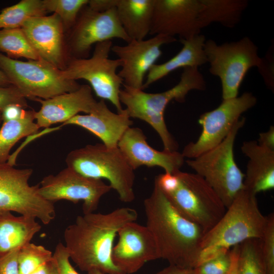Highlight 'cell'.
Returning <instances> with one entry per match:
<instances>
[{
    "instance_id": "cell-1",
    "label": "cell",
    "mask_w": 274,
    "mask_h": 274,
    "mask_svg": "<svg viewBox=\"0 0 274 274\" xmlns=\"http://www.w3.org/2000/svg\"><path fill=\"white\" fill-rule=\"evenodd\" d=\"M138 216L136 210L128 207L78 216L63 233L70 259L88 273L97 270L105 274H122L112 259L114 240L120 229L135 222Z\"/></svg>"
},
{
    "instance_id": "cell-2",
    "label": "cell",
    "mask_w": 274,
    "mask_h": 274,
    "mask_svg": "<svg viewBox=\"0 0 274 274\" xmlns=\"http://www.w3.org/2000/svg\"><path fill=\"white\" fill-rule=\"evenodd\" d=\"M144 206L146 226L153 236L159 259L182 267H196L201 256L203 229L181 215L155 181Z\"/></svg>"
},
{
    "instance_id": "cell-3",
    "label": "cell",
    "mask_w": 274,
    "mask_h": 274,
    "mask_svg": "<svg viewBox=\"0 0 274 274\" xmlns=\"http://www.w3.org/2000/svg\"><path fill=\"white\" fill-rule=\"evenodd\" d=\"M123 86L124 88L120 92V101L125 105L129 117L150 125L160 138L163 150L177 151L178 144L167 129L164 118V111L171 101L183 102L190 91L206 89L204 78L198 67L183 68L179 82L173 87L159 93H147L142 89Z\"/></svg>"
},
{
    "instance_id": "cell-4",
    "label": "cell",
    "mask_w": 274,
    "mask_h": 274,
    "mask_svg": "<svg viewBox=\"0 0 274 274\" xmlns=\"http://www.w3.org/2000/svg\"><path fill=\"white\" fill-rule=\"evenodd\" d=\"M267 221V216L259 210L256 195L243 189L220 221L205 233L198 264L247 239H261Z\"/></svg>"
},
{
    "instance_id": "cell-5",
    "label": "cell",
    "mask_w": 274,
    "mask_h": 274,
    "mask_svg": "<svg viewBox=\"0 0 274 274\" xmlns=\"http://www.w3.org/2000/svg\"><path fill=\"white\" fill-rule=\"evenodd\" d=\"M65 162L67 167L84 176L108 180L122 202L134 199V170L118 147L109 148L102 143L87 145L71 151Z\"/></svg>"
},
{
    "instance_id": "cell-6",
    "label": "cell",
    "mask_w": 274,
    "mask_h": 274,
    "mask_svg": "<svg viewBox=\"0 0 274 274\" xmlns=\"http://www.w3.org/2000/svg\"><path fill=\"white\" fill-rule=\"evenodd\" d=\"M245 122V117L240 118L218 145L186 161L195 173L202 177L214 189L226 209L244 188L245 174L235 161L233 147L238 132Z\"/></svg>"
},
{
    "instance_id": "cell-7",
    "label": "cell",
    "mask_w": 274,
    "mask_h": 274,
    "mask_svg": "<svg viewBox=\"0 0 274 274\" xmlns=\"http://www.w3.org/2000/svg\"><path fill=\"white\" fill-rule=\"evenodd\" d=\"M204 50L210 73L220 79L223 99L237 97L248 71L258 67L262 61L257 46L248 37L221 45L210 39L206 41Z\"/></svg>"
},
{
    "instance_id": "cell-8",
    "label": "cell",
    "mask_w": 274,
    "mask_h": 274,
    "mask_svg": "<svg viewBox=\"0 0 274 274\" xmlns=\"http://www.w3.org/2000/svg\"><path fill=\"white\" fill-rule=\"evenodd\" d=\"M174 174L178 178L177 186L172 191L163 193L181 215L207 232L222 218L226 208L199 175L180 170Z\"/></svg>"
},
{
    "instance_id": "cell-9",
    "label": "cell",
    "mask_w": 274,
    "mask_h": 274,
    "mask_svg": "<svg viewBox=\"0 0 274 274\" xmlns=\"http://www.w3.org/2000/svg\"><path fill=\"white\" fill-rule=\"evenodd\" d=\"M0 69L26 98L46 99L80 86L76 81L65 79L61 70L41 59L23 61L0 52Z\"/></svg>"
},
{
    "instance_id": "cell-10",
    "label": "cell",
    "mask_w": 274,
    "mask_h": 274,
    "mask_svg": "<svg viewBox=\"0 0 274 274\" xmlns=\"http://www.w3.org/2000/svg\"><path fill=\"white\" fill-rule=\"evenodd\" d=\"M112 44L111 40L96 44L91 57H73L61 72L66 79L87 81L97 97L110 101L120 113L123 110L119 98L123 82L117 70L122 63L118 58H110Z\"/></svg>"
},
{
    "instance_id": "cell-11",
    "label": "cell",
    "mask_w": 274,
    "mask_h": 274,
    "mask_svg": "<svg viewBox=\"0 0 274 274\" xmlns=\"http://www.w3.org/2000/svg\"><path fill=\"white\" fill-rule=\"evenodd\" d=\"M31 168H16L7 162L0 163V212H14L32 217L44 225L55 218L54 203L39 192V184L31 186Z\"/></svg>"
},
{
    "instance_id": "cell-12",
    "label": "cell",
    "mask_w": 274,
    "mask_h": 274,
    "mask_svg": "<svg viewBox=\"0 0 274 274\" xmlns=\"http://www.w3.org/2000/svg\"><path fill=\"white\" fill-rule=\"evenodd\" d=\"M257 99L251 92L223 99L215 109L202 114L198 119L202 131L198 139L186 145L181 153L184 158H195L221 143L241 115L254 107Z\"/></svg>"
},
{
    "instance_id": "cell-13",
    "label": "cell",
    "mask_w": 274,
    "mask_h": 274,
    "mask_svg": "<svg viewBox=\"0 0 274 274\" xmlns=\"http://www.w3.org/2000/svg\"><path fill=\"white\" fill-rule=\"evenodd\" d=\"M39 185L41 196L53 203L60 200L74 203L82 201L83 214L94 212L101 198L112 189L102 180L84 176L68 167L45 177Z\"/></svg>"
},
{
    "instance_id": "cell-14",
    "label": "cell",
    "mask_w": 274,
    "mask_h": 274,
    "mask_svg": "<svg viewBox=\"0 0 274 274\" xmlns=\"http://www.w3.org/2000/svg\"><path fill=\"white\" fill-rule=\"evenodd\" d=\"M70 36V49L73 58H88L94 44L119 39L131 41L123 29L116 8L105 12L94 11L85 6L81 11Z\"/></svg>"
},
{
    "instance_id": "cell-15",
    "label": "cell",
    "mask_w": 274,
    "mask_h": 274,
    "mask_svg": "<svg viewBox=\"0 0 274 274\" xmlns=\"http://www.w3.org/2000/svg\"><path fill=\"white\" fill-rule=\"evenodd\" d=\"M176 41L174 37L157 35L147 40H131L124 46H113L111 51L122 63L118 74L123 85L142 90L145 75L162 55L161 46Z\"/></svg>"
},
{
    "instance_id": "cell-16",
    "label": "cell",
    "mask_w": 274,
    "mask_h": 274,
    "mask_svg": "<svg viewBox=\"0 0 274 274\" xmlns=\"http://www.w3.org/2000/svg\"><path fill=\"white\" fill-rule=\"evenodd\" d=\"M201 0H155L150 35L188 39L200 34Z\"/></svg>"
},
{
    "instance_id": "cell-17",
    "label": "cell",
    "mask_w": 274,
    "mask_h": 274,
    "mask_svg": "<svg viewBox=\"0 0 274 274\" xmlns=\"http://www.w3.org/2000/svg\"><path fill=\"white\" fill-rule=\"evenodd\" d=\"M117 235L112 259L123 273H135L147 262L159 259L153 236L146 226L129 222L120 229Z\"/></svg>"
},
{
    "instance_id": "cell-18",
    "label": "cell",
    "mask_w": 274,
    "mask_h": 274,
    "mask_svg": "<svg viewBox=\"0 0 274 274\" xmlns=\"http://www.w3.org/2000/svg\"><path fill=\"white\" fill-rule=\"evenodd\" d=\"M118 147L134 170L142 166H159L165 173L174 174L180 170L185 162L184 157L177 151H160L151 147L138 127L128 128L119 140Z\"/></svg>"
},
{
    "instance_id": "cell-19",
    "label": "cell",
    "mask_w": 274,
    "mask_h": 274,
    "mask_svg": "<svg viewBox=\"0 0 274 274\" xmlns=\"http://www.w3.org/2000/svg\"><path fill=\"white\" fill-rule=\"evenodd\" d=\"M21 28L40 59L62 70L63 23L59 16L32 17Z\"/></svg>"
},
{
    "instance_id": "cell-20",
    "label": "cell",
    "mask_w": 274,
    "mask_h": 274,
    "mask_svg": "<svg viewBox=\"0 0 274 274\" xmlns=\"http://www.w3.org/2000/svg\"><path fill=\"white\" fill-rule=\"evenodd\" d=\"M126 109L114 113L103 99L96 102L92 111L85 115L78 114L62 124L81 127L98 137L106 146L118 147V144L126 130L133 123Z\"/></svg>"
},
{
    "instance_id": "cell-21",
    "label": "cell",
    "mask_w": 274,
    "mask_h": 274,
    "mask_svg": "<svg viewBox=\"0 0 274 274\" xmlns=\"http://www.w3.org/2000/svg\"><path fill=\"white\" fill-rule=\"evenodd\" d=\"M92 91L89 85H82L74 91L46 99H36L41 104L40 110L35 114L37 124L40 128H47L63 123L80 112L89 114L97 102Z\"/></svg>"
},
{
    "instance_id": "cell-22",
    "label": "cell",
    "mask_w": 274,
    "mask_h": 274,
    "mask_svg": "<svg viewBox=\"0 0 274 274\" xmlns=\"http://www.w3.org/2000/svg\"><path fill=\"white\" fill-rule=\"evenodd\" d=\"M241 150L249 158L244 189L257 194L274 188V150L260 146L257 141L243 142Z\"/></svg>"
},
{
    "instance_id": "cell-23",
    "label": "cell",
    "mask_w": 274,
    "mask_h": 274,
    "mask_svg": "<svg viewBox=\"0 0 274 274\" xmlns=\"http://www.w3.org/2000/svg\"><path fill=\"white\" fill-rule=\"evenodd\" d=\"M181 50L173 57L161 64H155L147 74L142 90L179 68L197 67L207 63L204 50L206 38L199 34L188 39H180Z\"/></svg>"
},
{
    "instance_id": "cell-24",
    "label": "cell",
    "mask_w": 274,
    "mask_h": 274,
    "mask_svg": "<svg viewBox=\"0 0 274 274\" xmlns=\"http://www.w3.org/2000/svg\"><path fill=\"white\" fill-rule=\"evenodd\" d=\"M155 0H118L119 20L131 40L145 39L150 34Z\"/></svg>"
},
{
    "instance_id": "cell-25",
    "label": "cell",
    "mask_w": 274,
    "mask_h": 274,
    "mask_svg": "<svg viewBox=\"0 0 274 274\" xmlns=\"http://www.w3.org/2000/svg\"><path fill=\"white\" fill-rule=\"evenodd\" d=\"M32 217L0 212V256L29 243L41 229Z\"/></svg>"
},
{
    "instance_id": "cell-26",
    "label": "cell",
    "mask_w": 274,
    "mask_h": 274,
    "mask_svg": "<svg viewBox=\"0 0 274 274\" xmlns=\"http://www.w3.org/2000/svg\"><path fill=\"white\" fill-rule=\"evenodd\" d=\"M203 7L200 14L201 28L212 23H218L227 28L239 23L248 6L247 0H201Z\"/></svg>"
},
{
    "instance_id": "cell-27",
    "label": "cell",
    "mask_w": 274,
    "mask_h": 274,
    "mask_svg": "<svg viewBox=\"0 0 274 274\" xmlns=\"http://www.w3.org/2000/svg\"><path fill=\"white\" fill-rule=\"evenodd\" d=\"M35 112L26 110L20 118L3 122L0 128V163L7 162L11 150L20 139L38 131Z\"/></svg>"
},
{
    "instance_id": "cell-28",
    "label": "cell",
    "mask_w": 274,
    "mask_h": 274,
    "mask_svg": "<svg viewBox=\"0 0 274 274\" xmlns=\"http://www.w3.org/2000/svg\"><path fill=\"white\" fill-rule=\"evenodd\" d=\"M43 1L22 0L2 10L0 13V29L21 28L28 19L45 16Z\"/></svg>"
},
{
    "instance_id": "cell-29",
    "label": "cell",
    "mask_w": 274,
    "mask_h": 274,
    "mask_svg": "<svg viewBox=\"0 0 274 274\" xmlns=\"http://www.w3.org/2000/svg\"><path fill=\"white\" fill-rule=\"evenodd\" d=\"M16 59L20 57L38 60L40 58L21 28L0 29V52Z\"/></svg>"
},
{
    "instance_id": "cell-30",
    "label": "cell",
    "mask_w": 274,
    "mask_h": 274,
    "mask_svg": "<svg viewBox=\"0 0 274 274\" xmlns=\"http://www.w3.org/2000/svg\"><path fill=\"white\" fill-rule=\"evenodd\" d=\"M238 274H267L262 255V242L250 238L239 244Z\"/></svg>"
},
{
    "instance_id": "cell-31",
    "label": "cell",
    "mask_w": 274,
    "mask_h": 274,
    "mask_svg": "<svg viewBox=\"0 0 274 274\" xmlns=\"http://www.w3.org/2000/svg\"><path fill=\"white\" fill-rule=\"evenodd\" d=\"M53 257L51 251L41 245L29 243L22 247L18 255L20 274H31Z\"/></svg>"
},
{
    "instance_id": "cell-32",
    "label": "cell",
    "mask_w": 274,
    "mask_h": 274,
    "mask_svg": "<svg viewBox=\"0 0 274 274\" xmlns=\"http://www.w3.org/2000/svg\"><path fill=\"white\" fill-rule=\"evenodd\" d=\"M47 13L54 12L60 18L66 28L73 26L82 9L89 0H44Z\"/></svg>"
},
{
    "instance_id": "cell-33",
    "label": "cell",
    "mask_w": 274,
    "mask_h": 274,
    "mask_svg": "<svg viewBox=\"0 0 274 274\" xmlns=\"http://www.w3.org/2000/svg\"><path fill=\"white\" fill-rule=\"evenodd\" d=\"M233 260L232 249H225L199 263L193 268L194 274H227Z\"/></svg>"
},
{
    "instance_id": "cell-34",
    "label": "cell",
    "mask_w": 274,
    "mask_h": 274,
    "mask_svg": "<svg viewBox=\"0 0 274 274\" xmlns=\"http://www.w3.org/2000/svg\"><path fill=\"white\" fill-rule=\"evenodd\" d=\"M262 255L267 274H274V215L267 216V224L261 238Z\"/></svg>"
},
{
    "instance_id": "cell-35",
    "label": "cell",
    "mask_w": 274,
    "mask_h": 274,
    "mask_svg": "<svg viewBox=\"0 0 274 274\" xmlns=\"http://www.w3.org/2000/svg\"><path fill=\"white\" fill-rule=\"evenodd\" d=\"M12 104L19 105L24 108L27 107L26 98L18 88L13 85L0 86V111Z\"/></svg>"
},
{
    "instance_id": "cell-36",
    "label": "cell",
    "mask_w": 274,
    "mask_h": 274,
    "mask_svg": "<svg viewBox=\"0 0 274 274\" xmlns=\"http://www.w3.org/2000/svg\"><path fill=\"white\" fill-rule=\"evenodd\" d=\"M53 255L57 263L58 274H80L71 264L69 254L64 244L59 242Z\"/></svg>"
},
{
    "instance_id": "cell-37",
    "label": "cell",
    "mask_w": 274,
    "mask_h": 274,
    "mask_svg": "<svg viewBox=\"0 0 274 274\" xmlns=\"http://www.w3.org/2000/svg\"><path fill=\"white\" fill-rule=\"evenodd\" d=\"M273 50L270 47L264 58H261L260 65L257 67L267 87L273 91L274 70Z\"/></svg>"
},
{
    "instance_id": "cell-38",
    "label": "cell",
    "mask_w": 274,
    "mask_h": 274,
    "mask_svg": "<svg viewBox=\"0 0 274 274\" xmlns=\"http://www.w3.org/2000/svg\"><path fill=\"white\" fill-rule=\"evenodd\" d=\"M16 248L0 256V274H20L18 255Z\"/></svg>"
},
{
    "instance_id": "cell-39",
    "label": "cell",
    "mask_w": 274,
    "mask_h": 274,
    "mask_svg": "<svg viewBox=\"0 0 274 274\" xmlns=\"http://www.w3.org/2000/svg\"><path fill=\"white\" fill-rule=\"evenodd\" d=\"M21 106L17 104L7 106L1 112L3 122L20 118L26 111Z\"/></svg>"
},
{
    "instance_id": "cell-40",
    "label": "cell",
    "mask_w": 274,
    "mask_h": 274,
    "mask_svg": "<svg viewBox=\"0 0 274 274\" xmlns=\"http://www.w3.org/2000/svg\"><path fill=\"white\" fill-rule=\"evenodd\" d=\"M118 0H89L87 6L97 12H105L116 8Z\"/></svg>"
},
{
    "instance_id": "cell-41",
    "label": "cell",
    "mask_w": 274,
    "mask_h": 274,
    "mask_svg": "<svg viewBox=\"0 0 274 274\" xmlns=\"http://www.w3.org/2000/svg\"><path fill=\"white\" fill-rule=\"evenodd\" d=\"M258 144L264 148L274 150V127L270 126L269 129L259 134Z\"/></svg>"
},
{
    "instance_id": "cell-42",
    "label": "cell",
    "mask_w": 274,
    "mask_h": 274,
    "mask_svg": "<svg viewBox=\"0 0 274 274\" xmlns=\"http://www.w3.org/2000/svg\"><path fill=\"white\" fill-rule=\"evenodd\" d=\"M31 274H58L57 263L53 255L51 259Z\"/></svg>"
},
{
    "instance_id": "cell-43",
    "label": "cell",
    "mask_w": 274,
    "mask_h": 274,
    "mask_svg": "<svg viewBox=\"0 0 274 274\" xmlns=\"http://www.w3.org/2000/svg\"><path fill=\"white\" fill-rule=\"evenodd\" d=\"M156 274H194L193 268L182 267L176 265L169 264Z\"/></svg>"
},
{
    "instance_id": "cell-44",
    "label": "cell",
    "mask_w": 274,
    "mask_h": 274,
    "mask_svg": "<svg viewBox=\"0 0 274 274\" xmlns=\"http://www.w3.org/2000/svg\"><path fill=\"white\" fill-rule=\"evenodd\" d=\"M233 260L231 268L227 274H238V258L239 252V245H236L231 248Z\"/></svg>"
},
{
    "instance_id": "cell-45",
    "label": "cell",
    "mask_w": 274,
    "mask_h": 274,
    "mask_svg": "<svg viewBox=\"0 0 274 274\" xmlns=\"http://www.w3.org/2000/svg\"><path fill=\"white\" fill-rule=\"evenodd\" d=\"M10 85H12L11 81L5 74L0 69V86H8Z\"/></svg>"
},
{
    "instance_id": "cell-46",
    "label": "cell",
    "mask_w": 274,
    "mask_h": 274,
    "mask_svg": "<svg viewBox=\"0 0 274 274\" xmlns=\"http://www.w3.org/2000/svg\"><path fill=\"white\" fill-rule=\"evenodd\" d=\"M88 273V274H105V273H102V272H100V271L97 270H92V271L89 272ZM122 274H125V273H122Z\"/></svg>"
},
{
    "instance_id": "cell-47",
    "label": "cell",
    "mask_w": 274,
    "mask_h": 274,
    "mask_svg": "<svg viewBox=\"0 0 274 274\" xmlns=\"http://www.w3.org/2000/svg\"><path fill=\"white\" fill-rule=\"evenodd\" d=\"M2 122H3L2 117V113L0 111V124L2 123Z\"/></svg>"
}]
</instances>
